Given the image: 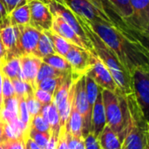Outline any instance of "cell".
<instances>
[{"mask_svg": "<svg viewBox=\"0 0 149 149\" xmlns=\"http://www.w3.org/2000/svg\"><path fill=\"white\" fill-rule=\"evenodd\" d=\"M0 145L3 149H25V140H5Z\"/></svg>", "mask_w": 149, "mask_h": 149, "instance_id": "cell-38", "label": "cell"}, {"mask_svg": "<svg viewBox=\"0 0 149 149\" xmlns=\"http://www.w3.org/2000/svg\"><path fill=\"white\" fill-rule=\"evenodd\" d=\"M25 149H28V148H26V146H25Z\"/></svg>", "mask_w": 149, "mask_h": 149, "instance_id": "cell-53", "label": "cell"}, {"mask_svg": "<svg viewBox=\"0 0 149 149\" xmlns=\"http://www.w3.org/2000/svg\"><path fill=\"white\" fill-rule=\"evenodd\" d=\"M86 21L115 53L121 65L129 73L140 66L149 67L148 48L141 38L126 33L104 21Z\"/></svg>", "mask_w": 149, "mask_h": 149, "instance_id": "cell-1", "label": "cell"}, {"mask_svg": "<svg viewBox=\"0 0 149 149\" xmlns=\"http://www.w3.org/2000/svg\"><path fill=\"white\" fill-rule=\"evenodd\" d=\"M46 3L52 13V15H58L59 16L66 24H68L73 30L80 37V38L86 44V45L88 46L89 50L91 52L93 51V47L91 43L89 42V40L87 39L84 30L81 26V24H79L77 16L65 4H63L60 2L55 1V0H46Z\"/></svg>", "mask_w": 149, "mask_h": 149, "instance_id": "cell-10", "label": "cell"}, {"mask_svg": "<svg viewBox=\"0 0 149 149\" xmlns=\"http://www.w3.org/2000/svg\"><path fill=\"white\" fill-rule=\"evenodd\" d=\"M93 53V52L72 45L65 58L70 64L73 75L79 77L88 72L92 65Z\"/></svg>", "mask_w": 149, "mask_h": 149, "instance_id": "cell-9", "label": "cell"}, {"mask_svg": "<svg viewBox=\"0 0 149 149\" xmlns=\"http://www.w3.org/2000/svg\"><path fill=\"white\" fill-rule=\"evenodd\" d=\"M17 99H18V118L27 128H30L31 118L26 107L25 99L24 98H17Z\"/></svg>", "mask_w": 149, "mask_h": 149, "instance_id": "cell-35", "label": "cell"}, {"mask_svg": "<svg viewBox=\"0 0 149 149\" xmlns=\"http://www.w3.org/2000/svg\"><path fill=\"white\" fill-rule=\"evenodd\" d=\"M14 91H15V96L17 98H26V96L32 93V88L24 81L20 79H13L11 80Z\"/></svg>", "mask_w": 149, "mask_h": 149, "instance_id": "cell-33", "label": "cell"}, {"mask_svg": "<svg viewBox=\"0 0 149 149\" xmlns=\"http://www.w3.org/2000/svg\"><path fill=\"white\" fill-rule=\"evenodd\" d=\"M20 68H21V79L26 82L32 90L37 89V75L41 65L42 60L35 55H23L19 57Z\"/></svg>", "mask_w": 149, "mask_h": 149, "instance_id": "cell-15", "label": "cell"}, {"mask_svg": "<svg viewBox=\"0 0 149 149\" xmlns=\"http://www.w3.org/2000/svg\"><path fill=\"white\" fill-rule=\"evenodd\" d=\"M0 2L3 3L7 13L9 14L18 5L26 3L27 0H0Z\"/></svg>", "mask_w": 149, "mask_h": 149, "instance_id": "cell-42", "label": "cell"}, {"mask_svg": "<svg viewBox=\"0 0 149 149\" xmlns=\"http://www.w3.org/2000/svg\"><path fill=\"white\" fill-rule=\"evenodd\" d=\"M25 103H26V107L30 114V118L31 120L33 117H35L37 114L40 113L41 109H42V105L36 100V98L34 97L33 92L29 93L26 98H25Z\"/></svg>", "mask_w": 149, "mask_h": 149, "instance_id": "cell-32", "label": "cell"}, {"mask_svg": "<svg viewBox=\"0 0 149 149\" xmlns=\"http://www.w3.org/2000/svg\"><path fill=\"white\" fill-rule=\"evenodd\" d=\"M67 140L69 149H86L84 137H75L67 134Z\"/></svg>", "mask_w": 149, "mask_h": 149, "instance_id": "cell-40", "label": "cell"}, {"mask_svg": "<svg viewBox=\"0 0 149 149\" xmlns=\"http://www.w3.org/2000/svg\"><path fill=\"white\" fill-rule=\"evenodd\" d=\"M89 1L101 14L108 20L109 24L115 26L116 28L121 30L122 31L128 33L130 35L138 37L141 39L140 36L135 34L127 25V24L123 21V19L120 17V14L118 13L117 10L114 8V6L110 3L109 0H87Z\"/></svg>", "mask_w": 149, "mask_h": 149, "instance_id": "cell-14", "label": "cell"}, {"mask_svg": "<svg viewBox=\"0 0 149 149\" xmlns=\"http://www.w3.org/2000/svg\"><path fill=\"white\" fill-rule=\"evenodd\" d=\"M2 79H3L2 95H3V101H5L6 100L15 96V91L11 80L3 73H2Z\"/></svg>", "mask_w": 149, "mask_h": 149, "instance_id": "cell-36", "label": "cell"}, {"mask_svg": "<svg viewBox=\"0 0 149 149\" xmlns=\"http://www.w3.org/2000/svg\"><path fill=\"white\" fill-rule=\"evenodd\" d=\"M70 72H60L58 70L54 69L53 67L50 66L49 65L42 62L41 65L39 67L38 75H37V85L38 82L45 79H50V78H58V77H62L65 75H67Z\"/></svg>", "mask_w": 149, "mask_h": 149, "instance_id": "cell-28", "label": "cell"}, {"mask_svg": "<svg viewBox=\"0 0 149 149\" xmlns=\"http://www.w3.org/2000/svg\"><path fill=\"white\" fill-rule=\"evenodd\" d=\"M100 89H102L101 87H100L95 81L89 77L88 75L86 74V97H87V100L88 103L90 105V107L93 108L95 100L97 99L98 93L100 91Z\"/></svg>", "mask_w": 149, "mask_h": 149, "instance_id": "cell-29", "label": "cell"}, {"mask_svg": "<svg viewBox=\"0 0 149 149\" xmlns=\"http://www.w3.org/2000/svg\"><path fill=\"white\" fill-rule=\"evenodd\" d=\"M41 115L45 120V121L48 123L51 130V134H59L60 130V120H59V115L58 112L57 110V107L52 101L51 104L43 106L41 112Z\"/></svg>", "mask_w": 149, "mask_h": 149, "instance_id": "cell-20", "label": "cell"}, {"mask_svg": "<svg viewBox=\"0 0 149 149\" xmlns=\"http://www.w3.org/2000/svg\"><path fill=\"white\" fill-rule=\"evenodd\" d=\"M131 117V125L121 149H148V120L143 115L134 93L126 96Z\"/></svg>", "mask_w": 149, "mask_h": 149, "instance_id": "cell-4", "label": "cell"}, {"mask_svg": "<svg viewBox=\"0 0 149 149\" xmlns=\"http://www.w3.org/2000/svg\"><path fill=\"white\" fill-rule=\"evenodd\" d=\"M6 58V52L4 50V47L2 44V41L0 39V59L3 62ZM3 64V63H2Z\"/></svg>", "mask_w": 149, "mask_h": 149, "instance_id": "cell-48", "label": "cell"}, {"mask_svg": "<svg viewBox=\"0 0 149 149\" xmlns=\"http://www.w3.org/2000/svg\"><path fill=\"white\" fill-rule=\"evenodd\" d=\"M8 21L9 24L16 26L30 24L31 13L27 2L18 5L10 13H9Z\"/></svg>", "mask_w": 149, "mask_h": 149, "instance_id": "cell-21", "label": "cell"}, {"mask_svg": "<svg viewBox=\"0 0 149 149\" xmlns=\"http://www.w3.org/2000/svg\"><path fill=\"white\" fill-rule=\"evenodd\" d=\"M4 121L0 120V143L3 141H5V136H4Z\"/></svg>", "mask_w": 149, "mask_h": 149, "instance_id": "cell-47", "label": "cell"}, {"mask_svg": "<svg viewBox=\"0 0 149 149\" xmlns=\"http://www.w3.org/2000/svg\"><path fill=\"white\" fill-rule=\"evenodd\" d=\"M45 1H46V0H45Z\"/></svg>", "mask_w": 149, "mask_h": 149, "instance_id": "cell-54", "label": "cell"}, {"mask_svg": "<svg viewBox=\"0 0 149 149\" xmlns=\"http://www.w3.org/2000/svg\"><path fill=\"white\" fill-rule=\"evenodd\" d=\"M2 107H3V103H2V101L0 100V113H1V109H2Z\"/></svg>", "mask_w": 149, "mask_h": 149, "instance_id": "cell-50", "label": "cell"}, {"mask_svg": "<svg viewBox=\"0 0 149 149\" xmlns=\"http://www.w3.org/2000/svg\"><path fill=\"white\" fill-rule=\"evenodd\" d=\"M55 50L53 47V44L47 33V31H42L37 45L35 56L39 58H43L46 56L55 54Z\"/></svg>", "mask_w": 149, "mask_h": 149, "instance_id": "cell-24", "label": "cell"}, {"mask_svg": "<svg viewBox=\"0 0 149 149\" xmlns=\"http://www.w3.org/2000/svg\"><path fill=\"white\" fill-rule=\"evenodd\" d=\"M25 146L28 149H41L32 140H31L29 137L25 139Z\"/></svg>", "mask_w": 149, "mask_h": 149, "instance_id": "cell-46", "label": "cell"}, {"mask_svg": "<svg viewBox=\"0 0 149 149\" xmlns=\"http://www.w3.org/2000/svg\"><path fill=\"white\" fill-rule=\"evenodd\" d=\"M66 5L74 14L89 21H104L109 24L108 20L87 0H55Z\"/></svg>", "mask_w": 149, "mask_h": 149, "instance_id": "cell-13", "label": "cell"}, {"mask_svg": "<svg viewBox=\"0 0 149 149\" xmlns=\"http://www.w3.org/2000/svg\"><path fill=\"white\" fill-rule=\"evenodd\" d=\"M102 100L107 125L123 141L130 125L131 117L126 95L118 88L115 92L102 89Z\"/></svg>", "mask_w": 149, "mask_h": 149, "instance_id": "cell-3", "label": "cell"}, {"mask_svg": "<svg viewBox=\"0 0 149 149\" xmlns=\"http://www.w3.org/2000/svg\"><path fill=\"white\" fill-rule=\"evenodd\" d=\"M19 29L16 25H6L0 29V39L6 52V58L19 57L17 54V41Z\"/></svg>", "mask_w": 149, "mask_h": 149, "instance_id": "cell-17", "label": "cell"}, {"mask_svg": "<svg viewBox=\"0 0 149 149\" xmlns=\"http://www.w3.org/2000/svg\"><path fill=\"white\" fill-rule=\"evenodd\" d=\"M133 14L129 21L131 29L141 38H148L149 0H130Z\"/></svg>", "mask_w": 149, "mask_h": 149, "instance_id": "cell-7", "label": "cell"}, {"mask_svg": "<svg viewBox=\"0 0 149 149\" xmlns=\"http://www.w3.org/2000/svg\"><path fill=\"white\" fill-rule=\"evenodd\" d=\"M30 127L41 132V133H47L51 134V130L48 123L45 121V120L43 118L41 113L37 114L35 117H33L31 120V126Z\"/></svg>", "mask_w": 149, "mask_h": 149, "instance_id": "cell-34", "label": "cell"}, {"mask_svg": "<svg viewBox=\"0 0 149 149\" xmlns=\"http://www.w3.org/2000/svg\"><path fill=\"white\" fill-rule=\"evenodd\" d=\"M96 140L100 149H121V141L118 135L107 125Z\"/></svg>", "mask_w": 149, "mask_h": 149, "instance_id": "cell-22", "label": "cell"}, {"mask_svg": "<svg viewBox=\"0 0 149 149\" xmlns=\"http://www.w3.org/2000/svg\"><path fill=\"white\" fill-rule=\"evenodd\" d=\"M30 8V24L40 31H51L53 15L45 0H27Z\"/></svg>", "mask_w": 149, "mask_h": 149, "instance_id": "cell-8", "label": "cell"}, {"mask_svg": "<svg viewBox=\"0 0 149 149\" xmlns=\"http://www.w3.org/2000/svg\"><path fill=\"white\" fill-rule=\"evenodd\" d=\"M0 149H3V148H2V146H1V145H0Z\"/></svg>", "mask_w": 149, "mask_h": 149, "instance_id": "cell-52", "label": "cell"}, {"mask_svg": "<svg viewBox=\"0 0 149 149\" xmlns=\"http://www.w3.org/2000/svg\"><path fill=\"white\" fill-rule=\"evenodd\" d=\"M86 74L91 77L102 89L115 92L118 88L109 70L94 52L93 53L91 67Z\"/></svg>", "mask_w": 149, "mask_h": 149, "instance_id": "cell-11", "label": "cell"}, {"mask_svg": "<svg viewBox=\"0 0 149 149\" xmlns=\"http://www.w3.org/2000/svg\"><path fill=\"white\" fill-rule=\"evenodd\" d=\"M109 1L114 6V8L117 10L118 13L120 14V16L123 19V21L131 29V27L129 25V21H130V18L132 17L133 10H132V7H131V4H130V0H109Z\"/></svg>", "mask_w": 149, "mask_h": 149, "instance_id": "cell-26", "label": "cell"}, {"mask_svg": "<svg viewBox=\"0 0 149 149\" xmlns=\"http://www.w3.org/2000/svg\"><path fill=\"white\" fill-rule=\"evenodd\" d=\"M2 63H3V61H2V60L0 59V67H1V65H2Z\"/></svg>", "mask_w": 149, "mask_h": 149, "instance_id": "cell-51", "label": "cell"}, {"mask_svg": "<svg viewBox=\"0 0 149 149\" xmlns=\"http://www.w3.org/2000/svg\"><path fill=\"white\" fill-rule=\"evenodd\" d=\"M0 71L3 75L8 77L10 80L13 79L22 80L19 57H14L5 59L0 67Z\"/></svg>", "mask_w": 149, "mask_h": 149, "instance_id": "cell-23", "label": "cell"}, {"mask_svg": "<svg viewBox=\"0 0 149 149\" xmlns=\"http://www.w3.org/2000/svg\"><path fill=\"white\" fill-rule=\"evenodd\" d=\"M51 31L63 38L67 42L74 45L90 51L86 44L80 38V37L74 31V30L58 15H53V21H52Z\"/></svg>", "mask_w": 149, "mask_h": 149, "instance_id": "cell-16", "label": "cell"}, {"mask_svg": "<svg viewBox=\"0 0 149 149\" xmlns=\"http://www.w3.org/2000/svg\"><path fill=\"white\" fill-rule=\"evenodd\" d=\"M2 108L18 116V99H17V97L14 96V97H11V98L6 100L5 101H3Z\"/></svg>", "mask_w": 149, "mask_h": 149, "instance_id": "cell-39", "label": "cell"}, {"mask_svg": "<svg viewBox=\"0 0 149 149\" xmlns=\"http://www.w3.org/2000/svg\"><path fill=\"white\" fill-rule=\"evenodd\" d=\"M65 131L68 134L75 136V137H83L82 135V128H83V120L81 114L76 109L74 105V97L72 103V107L70 111V114L66 124L65 126Z\"/></svg>", "mask_w": 149, "mask_h": 149, "instance_id": "cell-19", "label": "cell"}, {"mask_svg": "<svg viewBox=\"0 0 149 149\" xmlns=\"http://www.w3.org/2000/svg\"><path fill=\"white\" fill-rule=\"evenodd\" d=\"M2 83H3V79H2V72L0 71V100L3 103V95H2Z\"/></svg>", "mask_w": 149, "mask_h": 149, "instance_id": "cell-49", "label": "cell"}, {"mask_svg": "<svg viewBox=\"0 0 149 149\" xmlns=\"http://www.w3.org/2000/svg\"><path fill=\"white\" fill-rule=\"evenodd\" d=\"M102 89L98 93L92 112V134L97 139L106 127V116L102 100Z\"/></svg>", "mask_w": 149, "mask_h": 149, "instance_id": "cell-18", "label": "cell"}, {"mask_svg": "<svg viewBox=\"0 0 149 149\" xmlns=\"http://www.w3.org/2000/svg\"><path fill=\"white\" fill-rule=\"evenodd\" d=\"M28 137L32 140L41 149H45L50 139V134L38 132L31 127L28 131Z\"/></svg>", "mask_w": 149, "mask_h": 149, "instance_id": "cell-31", "label": "cell"}, {"mask_svg": "<svg viewBox=\"0 0 149 149\" xmlns=\"http://www.w3.org/2000/svg\"><path fill=\"white\" fill-rule=\"evenodd\" d=\"M76 16L87 39L92 45L93 52L107 67L118 89L125 95L133 93L130 73L121 65L115 53L106 45V43L97 35V33L92 30L87 22L78 15Z\"/></svg>", "mask_w": 149, "mask_h": 149, "instance_id": "cell-2", "label": "cell"}, {"mask_svg": "<svg viewBox=\"0 0 149 149\" xmlns=\"http://www.w3.org/2000/svg\"><path fill=\"white\" fill-rule=\"evenodd\" d=\"M69 74V73H68ZM66 75L62 76V77H58V78H50V79H45L40 82L38 83L37 88H39L41 90H44L45 92H48L51 94H54L55 90L58 88V86L63 82L64 79L65 78Z\"/></svg>", "mask_w": 149, "mask_h": 149, "instance_id": "cell-30", "label": "cell"}, {"mask_svg": "<svg viewBox=\"0 0 149 149\" xmlns=\"http://www.w3.org/2000/svg\"><path fill=\"white\" fill-rule=\"evenodd\" d=\"M52 44H53V47H54V50H55V52L62 57H65L67 52H69L71 46L72 44L67 42L65 39H64L63 38L56 35L55 33L52 32L51 31H47Z\"/></svg>", "mask_w": 149, "mask_h": 149, "instance_id": "cell-27", "label": "cell"}, {"mask_svg": "<svg viewBox=\"0 0 149 149\" xmlns=\"http://www.w3.org/2000/svg\"><path fill=\"white\" fill-rule=\"evenodd\" d=\"M84 140H85L86 149H100L96 138L93 136L92 133L88 134L86 137H84Z\"/></svg>", "mask_w": 149, "mask_h": 149, "instance_id": "cell-43", "label": "cell"}, {"mask_svg": "<svg viewBox=\"0 0 149 149\" xmlns=\"http://www.w3.org/2000/svg\"><path fill=\"white\" fill-rule=\"evenodd\" d=\"M9 25V21H8V13L3 7V3L0 2V29Z\"/></svg>", "mask_w": 149, "mask_h": 149, "instance_id": "cell-44", "label": "cell"}, {"mask_svg": "<svg viewBox=\"0 0 149 149\" xmlns=\"http://www.w3.org/2000/svg\"><path fill=\"white\" fill-rule=\"evenodd\" d=\"M130 76L133 93L136 102L145 118L148 120L149 67H137L131 72Z\"/></svg>", "mask_w": 149, "mask_h": 149, "instance_id": "cell-5", "label": "cell"}, {"mask_svg": "<svg viewBox=\"0 0 149 149\" xmlns=\"http://www.w3.org/2000/svg\"><path fill=\"white\" fill-rule=\"evenodd\" d=\"M74 105L82 116L83 128L82 135L86 137L92 132V112L86 92V74L75 79L74 84Z\"/></svg>", "mask_w": 149, "mask_h": 149, "instance_id": "cell-6", "label": "cell"}, {"mask_svg": "<svg viewBox=\"0 0 149 149\" xmlns=\"http://www.w3.org/2000/svg\"><path fill=\"white\" fill-rule=\"evenodd\" d=\"M34 97L36 100L43 106H46L51 104L53 101V95L49 93L48 92H45L44 90H41L39 88H37L33 91Z\"/></svg>", "mask_w": 149, "mask_h": 149, "instance_id": "cell-37", "label": "cell"}, {"mask_svg": "<svg viewBox=\"0 0 149 149\" xmlns=\"http://www.w3.org/2000/svg\"><path fill=\"white\" fill-rule=\"evenodd\" d=\"M58 137V134H50L49 141L47 143V146H46L45 149H56Z\"/></svg>", "mask_w": 149, "mask_h": 149, "instance_id": "cell-45", "label": "cell"}, {"mask_svg": "<svg viewBox=\"0 0 149 149\" xmlns=\"http://www.w3.org/2000/svg\"><path fill=\"white\" fill-rule=\"evenodd\" d=\"M41 60H42V62L49 65L50 66H52L54 69L58 70L60 72H72V67H71L70 64L68 63V61L65 59V58L62 57L57 53L46 56V57L43 58Z\"/></svg>", "mask_w": 149, "mask_h": 149, "instance_id": "cell-25", "label": "cell"}, {"mask_svg": "<svg viewBox=\"0 0 149 149\" xmlns=\"http://www.w3.org/2000/svg\"><path fill=\"white\" fill-rule=\"evenodd\" d=\"M56 149H69L68 148L67 134H66V131H65V127H61L60 130H59Z\"/></svg>", "mask_w": 149, "mask_h": 149, "instance_id": "cell-41", "label": "cell"}, {"mask_svg": "<svg viewBox=\"0 0 149 149\" xmlns=\"http://www.w3.org/2000/svg\"><path fill=\"white\" fill-rule=\"evenodd\" d=\"M19 37L17 41V54L19 57L23 55H35L37 45L42 31L34 28L31 24L19 25Z\"/></svg>", "mask_w": 149, "mask_h": 149, "instance_id": "cell-12", "label": "cell"}]
</instances>
